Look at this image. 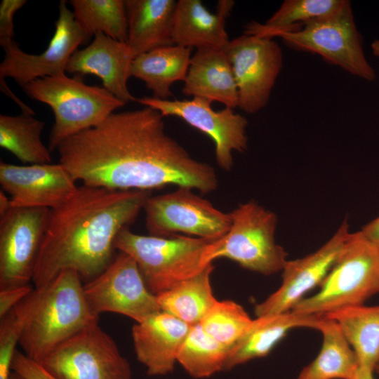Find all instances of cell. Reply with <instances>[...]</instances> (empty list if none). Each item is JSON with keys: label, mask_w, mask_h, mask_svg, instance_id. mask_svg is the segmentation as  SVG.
<instances>
[{"label": "cell", "mask_w": 379, "mask_h": 379, "mask_svg": "<svg viewBox=\"0 0 379 379\" xmlns=\"http://www.w3.org/2000/svg\"><path fill=\"white\" fill-rule=\"evenodd\" d=\"M62 164L82 185L112 190L152 191L168 185L206 194L218 180L166 131L161 114L149 107L112 113L56 149Z\"/></svg>", "instance_id": "6da1fadb"}, {"label": "cell", "mask_w": 379, "mask_h": 379, "mask_svg": "<svg viewBox=\"0 0 379 379\" xmlns=\"http://www.w3.org/2000/svg\"><path fill=\"white\" fill-rule=\"evenodd\" d=\"M151 191L112 190L85 185L51 210L32 283L41 288L62 271L77 272L86 282L115 258L114 241L143 209Z\"/></svg>", "instance_id": "7a4b0ae2"}, {"label": "cell", "mask_w": 379, "mask_h": 379, "mask_svg": "<svg viewBox=\"0 0 379 379\" xmlns=\"http://www.w3.org/2000/svg\"><path fill=\"white\" fill-rule=\"evenodd\" d=\"M36 290L37 298L19 345L26 356L40 362L63 341L99 321V317L91 310L82 279L74 270L62 271Z\"/></svg>", "instance_id": "3957f363"}, {"label": "cell", "mask_w": 379, "mask_h": 379, "mask_svg": "<svg viewBox=\"0 0 379 379\" xmlns=\"http://www.w3.org/2000/svg\"><path fill=\"white\" fill-rule=\"evenodd\" d=\"M379 293V249L360 231L350 232L319 290L291 310L325 315L364 305Z\"/></svg>", "instance_id": "277c9868"}, {"label": "cell", "mask_w": 379, "mask_h": 379, "mask_svg": "<svg viewBox=\"0 0 379 379\" xmlns=\"http://www.w3.org/2000/svg\"><path fill=\"white\" fill-rule=\"evenodd\" d=\"M21 86L29 98L48 105L53 112L50 151L66 138L100 124L126 105L104 87L86 85L80 77L70 78L65 74L36 79Z\"/></svg>", "instance_id": "5b68a950"}, {"label": "cell", "mask_w": 379, "mask_h": 379, "mask_svg": "<svg viewBox=\"0 0 379 379\" xmlns=\"http://www.w3.org/2000/svg\"><path fill=\"white\" fill-rule=\"evenodd\" d=\"M213 241L182 234L140 235L125 227L114 247L133 258L147 288L157 295L204 270L208 265L205 251Z\"/></svg>", "instance_id": "8992f818"}, {"label": "cell", "mask_w": 379, "mask_h": 379, "mask_svg": "<svg viewBox=\"0 0 379 379\" xmlns=\"http://www.w3.org/2000/svg\"><path fill=\"white\" fill-rule=\"evenodd\" d=\"M230 214V230L208 246L204 262L223 258L264 275L282 271L288 260L284 248L276 242V214L254 201L240 204Z\"/></svg>", "instance_id": "52a82bcc"}, {"label": "cell", "mask_w": 379, "mask_h": 379, "mask_svg": "<svg viewBox=\"0 0 379 379\" xmlns=\"http://www.w3.org/2000/svg\"><path fill=\"white\" fill-rule=\"evenodd\" d=\"M279 37L289 48L318 54L353 76L369 81L375 78L365 56L349 1L338 10L312 19L299 30L284 33Z\"/></svg>", "instance_id": "ba28073f"}, {"label": "cell", "mask_w": 379, "mask_h": 379, "mask_svg": "<svg viewBox=\"0 0 379 379\" xmlns=\"http://www.w3.org/2000/svg\"><path fill=\"white\" fill-rule=\"evenodd\" d=\"M39 363L58 379H132L129 362L98 321L63 341Z\"/></svg>", "instance_id": "9c48e42d"}, {"label": "cell", "mask_w": 379, "mask_h": 379, "mask_svg": "<svg viewBox=\"0 0 379 379\" xmlns=\"http://www.w3.org/2000/svg\"><path fill=\"white\" fill-rule=\"evenodd\" d=\"M149 235L170 237L177 233L216 240L230 230L232 218L193 189L179 187L175 191L152 196L143 207Z\"/></svg>", "instance_id": "30bf717a"}, {"label": "cell", "mask_w": 379, "mask_h": 379, "mask_svg": "<svg viewBox=\"0 0 379 379\" xmlns=\"http://www.w3.org/2000/svg\"><path fill=\"white\" fill-rule=\"evenodd\" d=\"M84 292L91 310L98 317L114 312L140 322L161 312L135 261L123 252L101 274L84 284Z\"/></svg>", "instance_id": "8fae6325"}, {"label": "cell", "mask_w": 379, "mask_h": 379, "mask_svg": "<svg viewBox=\"0 0 379 379\" xmlns=\"http://www.w3.org/2000/svg\"><path fill=\"white\" fill-rule=\"evenodd\" d=\"M235 78L238 107L255 114L268 103L283 67V55L273 39L244 34L224 49Z\"/></svg>", "instance_id": "7c38bea8"}, {"label": "cell", "mask_w": 379, "mask_h": 379, "mask_svg": "<svg viewBox=\"0 0 379 379\" xmlns=\"http://www.w3.org/2000/svg\"><path fill=\"white\" fill-rule=\"evenodd\" d=\"M51 210L14 208L0 217V290L30 284Z\"/></svg>", "instance_id": "4fadbf2b"}, {"label": "cell", "mask_w": 379, "mask_h": 379, "mask_svg": "<svg viewBox=\"0 0 379 379\" xmlns=\"http://www.w3.org/2000/svg\"><path fill=\"white\" fill-rule=\"evenodd\" d=\"M136 102L157 110L164 117H176L207 135L214 142L215 160L219 167L230 171L233 152L247 149L246 118L225 107L215 111L212 102L200 98L191 100H161L154 97L137 98Z\"/></svg>", "instance_id": "5bb4252c"}, {"label": "cell", "mask_w": 379, "mask_h": 379, "mask_svg": "<svg viewBox=\"0 0 379 379\" xmlns=\"http://www.w3.org/2000/svg\"><path fill=\"white\" fill-rule=\"evenodd\" d=\"M67 2L60 1L55 33L41 54L22 51L13 39L0 42L5 51L0 65V78H12L22 86L36 79L65 74L72 55L88 39Z\"/></svg>", "instance_id": "9a60e30c"}, {"label": "cell", "mask_w": 379, "mask_h": 379, "mask_svg": "<svg viewBox=\"0 0 379 379\" xmlns=\"http://www.w3.org/2000/svg\"><path fill=\"white\" fill-rule=\"evenodd\" d=\"M350 233L345 220L335 234L316 251L293 260H287L282 270L279 288L255 307L256 317L291 311L306 294L320 286L333 267Z\"/></svg>", "instance_id": "2e32d148"}, {"label": "cell", "mask_w": 379, "mask_h": 379, "mask_svg": "<svg viewBox=\"0 0 379 379\" xmlns=\"http://www.w3.org/2000/svg\"><path fill=\"white\" fill-rule=\"evenodd\" d=\"M77 181L60 163L19 166L0 162L1 190L12 207L57 208L76 192Z\"/></svg>", "instance_id": "e0dca14e"}, {"label": "cell", "mask_w": 379, "mask_h": 379, "mask_svg": "<svg viewBox=\"0 0 379 379\" xmlns=\"http://www.w3.org/2000/svg\"><path fill=\"white\" fill-rule=\"evenodd\" d=\"M135 58L126 42L98 34L91 44L77 50L71 56L66 72L92 74L100 77L103 87L125 104L136 101L128 91L127 82Z\"/></svg>", "instance_id": "ac0fdd59"}, {"label": "cell", "mask_w": 379, "mask_h": 379, "mask_svg": "<svg viewBox=\"0 0 379 379\" xmlns=\"http://www.w3.org/2000/svg\"><path fill=\"white\" fill-rule=\"evenodd\" d=\"M190 325L164 312L136 322L131 331L137 359L149 375L171 373Z\"/></svg>", "instance_id": "d6986e66"}, {"label": "cell", "mask_w": 379, "mask_h": 379, "mask_svg": "<svg viewBox=\"0 0 379 379\" xmlns=\"http://www.w3.org/2000/svg\"><path fill=\"white\" fill-rule=\"evenodd\" d=\"M234 5L233 1H218L217 11L212 13L200 0H178L174 14L173 44L197 49H225L230 41L225 21Z\"/></svg>", "instance_id": "ffe728a7"}, {"label": "cell", "mask_w": 379, "mask_h": 379, "mask_svg": "<svg viewBox=\"0 0 379 379\" xmlns=\"http://www.w3.org/2000/svg\"><path fill=\"white\" fill-rule=\"evenodd\" d=\"M323 315L305 314L293 311L257 317L241 338L230 349L224 371L252 359L267 356L292 329L307 327L319 330Z\"/></svg>", "instance_id": "44dd1931"}, {"label": "cell", "mask_w": 379, "mask_h": 379, "mask_svg": "<svg viewBox=\"0 0 379 379\" xmlns=\"http://www.w3.org/2000/svg\"><path fill=\"white\" fill-rule=\"evenodd\" d=\"M182 91L185 95L218 101L233 109L238 107L237 84L225 50L197 49L191 57Z\"/></svg>", "instance_id": "7402d4cb"}, {"label": "cell", "mask_w": 379, "mask_h": 379, "mask_svg": "<svg viewBox=\"0 0 379 379\" xmlns=\"http://www.w3.org/2000/svg\"><path fill=\"white\" fill-rule=\"evenodd\" d=\"M128 21L126 44L135 57L174 45L172 41L174 0H125Z\"/></svg>", "instance_id": "603a6c76"}, {"label": "cell", "mask_w": 379, "mask_h": 379, "mask_svg": "<svg viewBox=\"0 0 379 379\" xmlns=\"http://www.w3.org/2000/svg\"><path fill=\"white\" fill-rule=\"evenodd\" d=\"M192 48L171 45L140 54L133 59L130 75L142 81L153 97L169 100L171 86L184 81L190 66Z\"/></svg>", "instance_id": "cb8c5ba5"}, {"label": "cell", "mask_w": 379, "mask_h": 379, "mask_svg": "<svg viewBox=\"0 0 379 379\" xmlns=\"http://www.w3.org/2000/svg\"><path fill=\"white\" fill-rule=\"evenodd\" d=\"M324 316L339 326L357 357L359 370L373 373L379 360V305L351 306Z\"/></svg>", "instance_id": "d4e9b609"}, {"label": "cell", "mask_w": 379, "mask_h": 379, "mask_svg": "<svg viewBox=\"0 0 379 379\" xmlns=\"http://www.w3.org/2000/svg\"><path fill=\"white\" fill-rule=\"evenodd\" d=\"M324 317L319 329L323 336L320 352L298 379H357L359 364L355 352L338 324Z\"/></svg>", "instance_id": "484cf974"}, {"label": "cell", "mask_w": 379, "mask_h": 379, "mask_svg": "<svg viewBox=\"0 0 379 379\" xmlns=\"http://www.w3.org/2000/svg\"><path fill=\"white\" fill-rule=\"evenodd\" d=\"M213 269L211 263L195 275L156 295L161 312L192 326L199 324L218 300L211 284Z\"/></svg>", "instance_id": "4316f807"}, {"label": "cell", "mask_w": 379, "mask_h": 379, "mask_svg": "<svg viewBox=\"0 0 379 379\" xmlns=\"http://www.w3.org/2000/svg\"><path fill=\"white\" fill-rule=\"evenodd\" d=\"M44 126L43 121L31 114H1L0 146L22 163L51 164V151L41 140Z\"/></svg>", "instance_id": "83f0119b"}, {"label": "cell", "mask_w": 379, "mask_h": 379, "mask_svg": "<svg viewBox=\"0 0 379 379\" xmlns=\"http://www.w3.org/2000/svg\"><path fill=\"white\" fill-rule=\"evenodd\" d=\"M346 2L347 0H286L265 23L252 21L248 24L244 34L273 39L299 30L305 22L330 14Z\"/></svg>", "instance_id": "f1b7e54d"}, {"label": "cell", "mask_w": 379, "mask_h": 379, "mask_svg": "<svg viewBox=\"0 0 379 379\" xmlns=\"http://www.w3.org/2000/svg\"><path fill=\"white\" fill-rule=\"evenodd\" d=\"M74 19L87 38L102 34L126 42L128 21L123 0H71Z\"/></svg>", "instance_id": "f546056e"}, {"label": "cell", "mask_w": 379, "mask_h": 379, "mask_svg": "<svg viewBox=\"0 0 379 379\" xmlns=\"http://www.w3.org/2000/svg\"><path fill=\"white\" fill-rule=\"evenodd\" d=\"M230 349L203 329L192 325L178 354V362L194 378H205L224 371Z\"/></svg>", "instance_id": "4dcf8cb0"}, {"label": "cell", "mask_w": 379, "mask_h": 379, "mask_svg": "<svg viewBox=\"0 0 379 379\" xmlns=\"http://www.w3.org/2000/svg\"><path fill=\"white\" fill-rule=\"evenodd\" d=\"M252 321L242 306L227 300H217L199 324L210 336L230 349L246 331Z\"/></svg>", "instance_id": "1f68e13d"}, {"label": "cell", "mask_w": 379, "mask_h": 379, "mask_svg": "<svg viewBox=\"0 0 379 379\" xmlns=\"http://www.w3.org/2000/svg\"><path fill=\"white\" fill-rule=\"evenodd\" d=\"M34 289L0 321V379H9L11 365L24 328L37 298Z\"/></svg>", "instance_id": "d6a6232c"}, {"label": "cell", "mask_w": 379, "mask_h": 379, "mask_svg": "<svg viewBox=\"0 0 379 379\" xmlns=\"http://www.w3.org/2000/svg\"><path fill=\"white\" fill-rule=\"evenodd\" d=\"M11 370L25 379H58L41 363L30 359L18 350L13 357Z\"/></svg>", "instance_id": "836d02e7"}, {"label": "cell", "mask_w": 379, "mask_h": 379, "mask_svg": "<svg viewBox=\"0 0 379 379\" xmlns=\"http://www.w3.org/2000/svg\"><path fill=\"white\" fill-rule=\"evenodd\" d=\"M26 3V0L1 1L0 4V42L14 38V15Z\"/></svg>", "instance_id": "e575fe53"}, {"label": "cell", "mask_w": 379, "mask_h": 379, "mask_svg": "<svg viewBox=\"0 0 379 379\" xmlns=\"http://www.w3.org/2000/svg\"><path fill=\"white\" fill-rule=\"evenodd\" d=\"M34 289L31 284L0 290V318L24 300Z\"/></svg>", "instance_id": "d590c367"}, {"label": "cell", "mask_w": 379, "mask_h": 379, "mask_svg": "<svg viewBox=\"0 0 379 379\" xmlns=\"http://www.w3.org/2000/svg\"><path fill=\"white\" fill-rule=\"evenodd\" d=\"M361 232L379 249V216L367 223Z\"/></svg>", "instance_id": "8d00e7d4"}, {"label": "cell", "mask_w": 379, "mask_h": 379, "mask_svg": "<svg viewBox=\"0 0 379 379\" xmlns=\"http://www.w3.org/2000/svg\"><path fill=\"white\" fill-rule=\"evenodd\" d=\"M1 189L0 190V217L6 213L11 208V199Z\"/></svg>", "instance_id": "74e56055"}, {"label": "cell", "mask_w": 379, "mask_h": 379, "mask_svg": "<svg viewBox=\"0 0 379 379\" xmlns=\"http://www.w3.org/2000/svg\"><path fill=\"white\" fill-rule=\"evenodd\" d=\"M373 374V373L372 372L363 371L359 370L357 379H374Z\"/></svg>", "instance_id": "f35d334b"}, {"label": "cell", "mask_w": 379, "mask_h": 379, "mask_svg": "<svg viewBox=\"0 0 379 379\" xmlns=\"http://www.w3.org/2000/svg\"><path fill=\"white\" fill-rule=\"evenodd\" d=\"M371 49L374 55L379 58V40L376 39L371 44Z\"/></svg>", "instance_id": "ab89813d"}, {"label": "cell", "mask_w": 379, "mask_h": 379, "mask_svg": "<svg viewBox=\"0 0 379 379\" xmlns=\"http://www.w3.org/2000/svg\"><path fill=\"white\" fill-rule=\"evenodd\" d=\"M9 379H25L14 371H11Z\"/></svg>", "instance_id": "60d3db41"}, {"label": "cell", "mask_w": 379, "mask_h": 379, "mask_svg": "<svg viewBox=\"0 0 379 379\" xmlns=\"http://www.w3.org/2000/svg\"><path fill=\"white\" fill-rule=\"evenodd\" d=\"M375 372H377L378 374H379V360L375 367Z\"/></svg>", "instance_id": "b9f144b4"}]
</instances>
